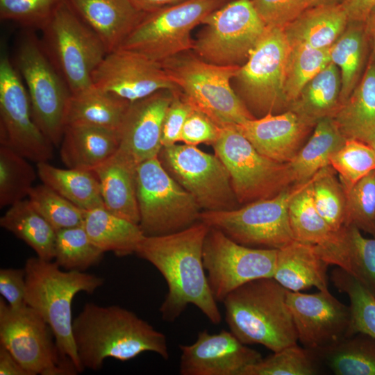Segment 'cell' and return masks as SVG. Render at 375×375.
Wrapping results in <instances>:
<instances>
[{"instance_id":"1","label":"cell","mask_w":375,"mask_h":375,"mask_svg":"<svg viewBox=\"0 0 375 375\" xmlns=\"http://www.w3.org/2000/svg\"><path fill=\"white\" fill-rule=\"evenodd\" d=\"M209 228L199 221L178 232L145 236L135 251L153 265L167 283L168 291L159 309L166 322H174L190 304L212 324L222 321L203 264V247Z\"/></svg>"},{"instance_id":"2","label":"cell","mask_w":375,"mask_h":375,"mask_svg":"<svg viewBox=\"0 0 375 375\" xmlns=\"http://www.w3.org/2000/svg\"><path fill=\"white\" fill-rule=\"evenodd\" d=\"M73 337L83 369H100L105 359L125 362L145 351L167 360L165 335L119 306L87 303L73 320Z\"/></svg>"},{"instance_id":"3","label":"cell","mask_w":375,"mask_h":375,"mask_svg":"<svg viewBox=\"0 0 375 375\" xmlns=\"http://www.w3.org/2000/svg\"><path fill=\"white\" fill-rule=\"evenodd\" d=\"M222 303L230 331L244 344H258L276 352L297 344L287 290L274 278L251 281L229 293Z\"/></svg>"},{"instance_id":"4","label":"cell","mask_w":375,"mask_h":375,"mask_svg":"<svg viewBox=\"0 0 375 375\" xmlns=\"http://www.w3.org/2000/svg\"><path fill=\"white\" fill-rule=\"evenodd\" d=\"M25 272V302L51 328L60 353L71 360L78 373L84 371L73 337L72 303L80 292L92 294L103 285L100 276L76 270L64 271L55 261L28 258Z\"/></svg>"},{"instance_id":"5","label":"cell","mask_w":375,"mask_h":375,"mask_svg":"<svg viewBox=\"0 0 375 375\" xmlns=\"http://www.w3.org/2000/svg\"><path fill=\"white\" fill-rule=\"evenodd\" d=\"M160 65L183 99L221 127L256 118L232 87L240 66L210 63L192 51L173 56Z\"/></svg>"},{"instance_id":"6","label":"cell","mask_w":375,"mask_h":375,"mask_svg":"<svg viewBox=\"0 0 375 375\" xmlns=\"http://www.w3.org/2000/svg\"><path fill=\"white\" fill-rule=\"evenodd\" d=\"M41 30L42 46L71 94L93 86L92 74L108 53L98 35L65 0Z\"/></svg>"},{"instance_id":"7","label":"cell","mask_w":375,"mask_h":375,"mask_svg":"<svg viewBox=\"0 0 375 375\" xmlns=\"http://www.w3.org/2000/svg\"><path fill=\"white\" fill-rule=\"evenodd\" d=\"M231 0H186L144 12L119 48L161 63L192 51V31L212 12Z\"/></svg>"},{"instance_id":"8","label":"cell","mask_w":375,"mask_h":375,"mask_svg":"<svg viewBox=\"0 0 375 375\" xmlns=\"http://www.w3.org/2000/svg\"><path fill=\"white\" fill-rule=\"evenodd\" d=\"M308 182L290 185L273 197L233 210H202L199 221L220 230L242 245L279 249L294 240L289 220V205Z\"/></svg>"},{"instance_id":"9","label":"cell","mask_w":375,"mask_h":375,"mask_svg":"<svg viewBox=\"0 0 375 375\" xmlns=\"http://www.w3.org/2000/svg\"><path fill=\"white\" fill-rule=\"evenodd\" d=\"M136 192L139 226L145 236L173 233L199 221L201 208L166 171L158 156L137 167Z\"/></svg>"},{"instance_id":"10","label":"cell","mask_w":375,"mask_h":375,"mask_svg":"<svg viewBox=\"0 0 375 375\" xmlns=\"http://www.w3.org/2000/svg\"><path fill=\"white\" fill-rule=\"evenodd\" d=\"M212 146L228 172L238 203L271 198L294 185L288 163L261 154L235 125L222 127Z\"/></svg>"},{"instance_id":"11","label":"cell","mask_w":375,"mask_h":375,"mask_svg":"<svg viewBox=\"0 0 375 375\" xmlns=\"http://www.w3.org/2000/svg\"><path fill=\"white\" fill-rule=\"evenodd\" d=\"M16 62L26 85L35 122L54 147L60 146L72 95L69 88L33 35L20 42Z\"/></svg>"},{"instance_id":"12","label":"cell","mask_w":375,"mask_h":375,"mask_svg":"<svg viewBox=\"0 0 375 375\" xmlns=\"http://www.w3.org/2000/svg\"><path fill=\"white\" fill-rule=\"evenodd\" d=\"M0 345L29 375H74V363L60 351L53 333L32 308H12L0 299Z\"/></svg>"},{"instance_id":"13","label":"cell","mask_w":375,"mask_h":375,"mask_svg":"<svg viewBox=\"0 0 375 375\" xmlns=\"http://www.w3.org/2000/svg\"><path fill=\"white\" fill-rule=\"evenodd\" d=\"M290 50L283 28L267 26L247 61L240 66L233 81L236 93L250 112L262 117L288 108L284 80Z\"/></svg>"},{"instance_id":"14","label":"cell","mask_w":375,"mask_h":375,"mask_svg":"<svg viewBox=\"0 0 375 375\" xmlns=\"http://www.w3.org/2000/svg\"><path fill=\"white\" fill-rule=\"evenodd\" d=\"M192 52L219 65H242L266 29L251 0H231L210 13Z\"/></svg>"},{"instance_id":"15","label":"cell","mask_w":375,"mask_h":375,"mask_svg":"<svg viewBox=\"0 0 375 375\" xmlns=\"http://www.w3.org/2000/svg\"><path fill=\"white\" fill-rule=\"evenodd\" d=\"M158 158L171 176L196 200L202 210L237 208L228 172L215 154L197 146L175 144L162 147Z\"/></svg>"},{"instance_id":"16","label":"cell","mask_w":375,"mask_h":375,"mask_svg":"<svg viewBox=\"0 0 375 375\" xmlns=\"http://www.w3.org/2000/svg\"><path fill=\"white\" fill-rule=\"evenodd\" d=\"M277 252L278 249L242 245L210 227L202 258L215 300L222 302L229 293L251 281L273 277Z\"/></svg>"},{"instance_id":"17","label":"cell","mask_w":375,"mask_h":375,"mask_svg":"<svg viewBox=\"0 0 375 375\" xmlns=\"http://www.w3.org/2000/svg\"><path fill=\"white\" fill-rule=\"evenodd\" d=\"M4 53L0 58V144L36 164L48 162L54 146L35 122L27 90Z\"/></svg>"},{"instance_id":"18","label":"cell","mask_w":375,"mask_h":375,"mask_svg":"<svg viewBox=\"0 0 375 375\" xmlns=\"http://www.w3.org/2000/svg\"><path fill=\"white\" fill-rule=\"evenodd\" d=\"M287 303L298 340L315 352L352 335L351 312L328 290L314 294L287 290Z\"/></svg>"},{"instance_id":"19","label":"cell","mask_w":375,"mask_h":375,"mask_svg":"<svg viewBox=\"0 0 375 375\" xmlns=\"http://www.w3.org/2000/svg\"><path fill=\"white\" fill-rule=\"evenodd\" d=\"M93 85L130 103L164 90H177L162 66L121 48L106 54L92 74Z\"/></svg>"},{"instance_id":"20","label":"cell","mask_w":375,"mask_h":375,"mask_svg":"<svg viewBox=\"0 0 375 375\" xmlns=\"http://www.w3.org/2000/svg\"><path fill=\"white\" fill-rule=\"evenodd\" d=\"M179 348L181 375H244L247 367L262 358L226 330L217 333L203 330L194 343L180 344Z\"/></svg>"},{"instance_id":"21","label":"cell","mask_w":375,"mask_h":375,"mask_svg":"<svg viewBox=\"0 0 375 375\" xmlns=\"http://www.w3.org/2000/svg\"><path fill=\"white\" fill-rule=\"evenodd\" d=\"M174 91L160 90L130 103L119 131V156L136 167L158 156L163 119Z\"/></svg>"},{"instance_id":"22","label":"cell","mask_w":375,"mask_h":375,"mask_svg":"<svg viewBox=\"0 0 375 375\" xmlns=\"http://www.w3.org/2000/svg\"><path fill=\"white\" fill-rule=\"evenodd\" d=\"M235 126L258 152L282 163L292 160L312 127L290 110L269 113Z\"/></svg>"},{"instance_id":"23","label":"cell","mask_w":375,"mask_h":375,"mask_svg":"<svg viewBox=\"0 0 375 375\" xmlns=\"http://www.w3.org/2000/svg\"><path fill=\"white\" fill-rule=\"evenodd\" d=\"M98 35L107 53L117 49L144 12L130 0H65Z\"/></svg>"},{"instance_id":"24","label":"cell","mask_w":375,"mask_h":375,"mask_svg":"<svg viewBox=\"0 0 375 375\" xmlns=\"http://www.w3.org/2000/svg\"><path fill=\"white\" fill-rule=\"evenodd\" d=\"M354 226H344L335 238L317 247L322 259L344 269L375 297V237L367 238Z\"/></svg>"},{"instance_id":"25","label":"cell","mask_w":375,"mask_h":375,"mask_svg":"<svg viewBox=\"0 0 375 375\" xmlns=\"http://www.w3.org/2000/svg\"><path fill=\"white\" fill-rule=\"evenodd\" d=\"M328 265L318 253L315 245L294 240L278 249L272 278L292 292H301L312 287L326 291Z\"/></svg>"},{"instance_id":"26","label":"cell","mask_w":375,"mask_h":375,"mask_svg":"<svg viewBox=\"0 0 375 375\" xmlns=\"http://www.w3.org/2000/svg\"><path fill=\"white\" fill-rule=\"evenodd\" d=\"M119 131L87 125L65 126L60 157L68 168L94 170L117 151Z\"/></svg>"},{"instance_id":"27","label":"cell","mask_w":375,"mask_h":375,"mask_svg":"<svg viewBox=\"0 0 375 375\" xmlns=\"http://www.w3.org/2000/svg\"><path fill=\"white\" fill-rule=\"evenodd\" d=\"M349 23L341 3H331L307 8L283 30L291 47L329 49Z\"/></svg>"},{"instance_id":"28","label":"cell","mask_w":375,"mask_h":375,"mask_svg":"<svg viewBox=\"0 0 375 375\" xmlns=\"http://www.w3.org/2000/svg\"><path fill=\"white\" fill-rule=\"evenodd\" d=\"M346 139L369 144L375 137V62L370 58L359 83L331 117Z\"/></svg>"},{"instance_id":"29","label":"cell","mask_w":375,"mask_h":375,"mask_svg":"<svg viewBox=\"0 0 375 375\" xmlns=\"http://www.w3.org/2000/svg\"><path fill=\"white\" fill-rule=\"evenodd\" d=\"M137 167L115 153L95 168L103 206L109 212L139 224L136 192Z\"/></svg>"},{"instance_id":"30","label":"cell","mask_w":375,"mask_h":375,"mask_svg":"<svg viewBox=\"0 0 375 375\" xmlns=\"http://www.w3.org/2000/svg\"><path fill=\"white\" fill-rule=\"evenodd\" d=\"M130 103L93 85L71 95L65 126L87 125L119 131Z\"/></svg>"},{"instance_id":"31","label":"cell","mask_w":375,"mask_h":375,"mask_svg":"<svg viewBox=\"0 0 375 375\" xmlns=\"http://www.w3.org/2000/svg\"><path fill=\"white\" fill-rule=\"evenodd\" d=\"M83 226L98 248L117 256L135 253L145 237L139 224L112 214L104 206L85 211Z\"/></svg>"},{"instance_id":"32","label":"cell","mask_w":375,"mask_h":375,"mask_svg":"<svg viewBox=\"0 0 375 375\" xmlns=\"http://www.w3.org/2000/svg\"><path fill=\"white\" fill-rule=\"evenodd\" d=\"M340 72L331 62L305 85L288 110L314 126L319 120L334 115L340 104Z\"/></svg>"},{"instance_id":"33","label":"cell","mask_w":375,"mask_h":375,"mask_svg":"<svg viewBox=\"0 0 375 375\" xmlns=\"http://www.w3.org/2000/svg\"><path fill=\"white\" fill-rule=\"evenodd\" d=\"M346 140L331 117L319 120L308 142L288 162L293 184L307 182L330 165L331 156Z\"/></svg>"},{"instance_id":"34","label":"cell","mask_w":375,"mask_h":375,"mask_svg":"<svg viewBox=\"0 0 375 375\" xmlns=\"http://www.w3.org/2000/svg\"><path fill=\"white\" fill-rule=\"evenodd\" d=\"M38 176L66 199L87 211L103 206L98 178L92 170L55 167L49 162L36 164Z\"/></svg>"},{"instance_id":"35","label":"cell","mask_w":375,"mask_h":375,"mask_svg":"<svg viewBox=\"0 0 375 375\" xmlns=\"http://www.w3.org/2000/svg\"><path fill=\"white\" fill-rule=\"evenodd\" d=\"M369 50L363 22H349L330 47L331 60L338 67L341 75L340 104L349 97L362 76Z\"/></svg>"},{"instance_id":"36","label":"cell","mask_w":375,"mask_h":375,"mask_svg":"<svg viewBox=\"0 0 375 375\" xmlns=\"http://www.w3.org/2000/svg\"><path fill=\"white\" fill-rule=\"evenodd\" d=\"M0 226L24 241L39 258L53 260L56 231L27 198L9 206L0 218Z\"/></svg>"},{"instance_id":"37","label":"cell","mask_w":375,"mask_h":375,"mask_svg":"<svg viewBox=\"0 0 375 375\" xmlns=\"http://www.w3.org/2000/svg\"><path fill=\"white\" fill-rule=\"evenodd\" d=\"M336 375H375V338L356 333L315 352Z\"/></svg>"},{"instance_id":"38","label":"cell","mask_w":375,"mask_h":375,"mask_svg":"<svg viewBox=\"0 0 375 375\" xmlns=\"http://www.w3.org/2000/svg\"><path fill=\"white\" fill-rule=\"evenodd\" d=\"M312 178L292 198L289 220L294 240L322 247L334 239L338 231H333L315 208Z\"/></svg>"},{"instance_id":"39","label":"cell","mask_w":375,"mask_h":375,"mask_svg":"<svg viewBox=\"0 0 375 375\" xmlns=\"http://www.w3.org/2000/svg\"><path fill=\"white\" fill-rule=\"evenodd\" d=\"M54 251L53 260L60 267L81 272L97 265L104 254L83 225L58 231Z\"/></svg>"},{"instance_id":"40","label":"cell","mask_w":375,"mask_h":375,"mask_svg":"<svg viewBox=\"0 0 375 375\" xmlns=\"http://www.w3.org/2000/svg\"><path fill=\"white\" fill-rule=\"evenodd\" d=\"M29 160L9 147H0V207L28 198L38 176Z\"/></svg>"},{"instance_id":"41","label":"cell","mask_w":375,"mask_h":375,"mask_svg":"<svg viewBox=\"0 0 375 375\" xmlns=\"http://www.w3.org/2000/svg\"><path fill=\"white\" fill-rule=\"evenodd\" d=\"M329 49L290 46L284 80L288 108L305 85L331 62Z\"/></svg>"},{"instance_id":"42","label":"cell","mask_w":375,"mask_h":375,"mask_svg":"<svg viewBox=\"0 0 375 375\" xmlns=\"http://www.w3.org/2000/svg\"><path fill=\"white\" fill-rule=\"evenodd\" d=\"M312 194L316 210L333 231H339L345 226L347 193L331 165L313 176Z\"/></svg>"},{"instance_id":"43","label":"cell","mask_w":375,"mask_h":375,"mask_svg":"<svg viewBox=\"0 0 375 375\" xmlns=\"http://www.w3.org/2000/svg\"><path fill=\"white\" fill-rule=\"evenodd\" d=\"M319 362L315 351L295 344L262 358L244 375H315L320 371Z\"/></svg>"},{"instance_id":"44","label":"cell","mask_w":375,"mask_h":375,"mask_svg":"<svg viewBox=\"0 0 375 375\" xmlns=\"http://www.w3.org/2000/svg\"><path fill=\"white\" fill-rule=\"evenodd\" d=\"M334 286L350 301L351 332L363 333L375 338V297L357 279L337 267L331 274Z\"/></svg>"},{"instance_id":"45","label":"cell","mask_w":375,"mask_h":375,"mask_svg":"<svg viewBox=\"0 0 375 375\" xmlns=\"http://www.w3.org/2000/svg\"><path fill=\"white\" fill-rule=\"evenodd\" d=\"M330 165L339 175L346 193L375 170V150L368 143L347 139L330 158Z\"/></svg>"},{"instance_id":"46","label":"cell","mask_w":375,"mask_h":375,"mask_svg":"<svg viewBox=\"0 0 375 375\" xmlns=\"http://www.w3.org/2000/svg\"><path fill=\"white\" fill-rule=\"evenodd\" d=\"M27 199L56 232L83 225L85 210L43 183L33 186Z\"/></svg>"},{"instance_id":"47","label":"cell","mask_w":375,"mask_h":375,"mask_svg":"<svg viewBox=\"0 0 375 375\" xmlns=\"http://www.w3.org/2000/svg\"><path fill=\"white\" fill-rule=\"evenodd\" d=\"M345 226L352 225L375 237V170L347 192Z\"/></svg>"},{"instance_id":"48","label":"cell","mask_w":375,"mask_h":375,"mask_svg":"<svg viewBox=\"0 0 375 375\" xmlns=\"http://www.w3.org/2000/svg\"><path fill=\"white\" fill-rule=\"evenodd\" d=\"M65 0H0V18L42 29Z\"/></svg>"},{"instance_id":"49","label":"cell","mask_w":375,"mask_h":375,"mask_svg":"<svg viewBox=\"0 0 375 375\" xmlns=\"http://www.w3.org/2000/svg\"><path fill=\"white\" fill-rule=\"evenodd\" d=\"M266 26L283 28L309 8L307 0H251Z\"/></svg>"},{"instance_id":"50","label":"cell","mask_w":375,"mask_h":375,"mask_svg":"<svg viewBox=\"0 0 375 375\" xmlns=\"http://www.w3.org/2000/svg\"><path fill=\"white\" fill-rule=\"evenodd\" d=\"M222 128L203 112L192 108L183 125L181 142L194 146L212 145L218 139Z\"/></svg>"},{"instance_id":"51","label":"cell","mask_w":375,"mask_h":375,"mask_svg":"<svg viewBox=\"0 0 375 375\" xmlns=\"http://www.w3.org/2000/svg\"><path fill=\"white\" fill-rule=\"evenodd\" d=\"M192 108L178 91L175 90L163 119L161 135L162 147L171 146L181 142L182 129Z\"/></svg>"},{"instance_id":"52","label":"cell","mask_w":375,"mask_h":375,"mask_svg":"<svg viewBox=\"0 0 375 375\" xmlns=\"http://www.w3.org/2000/svg\"><path fill=\"white\" fill-rule=\"evenodd\" d=\"M26 281L23 269H0V294L12 308L26 306L25 302Z\"/></svg>"},{"instance_id":"53","label":"cell","mask_w":375,"mask_h":375,"mask_svg":"<svg viewBox=\"0 0 375 375\" xmlns=\"http://www.w3.org/2000/svg\"><path fill=\"white\" fill-rule=\"evenodd\" d=\"M349 22H364L369 10L375 6V0H342Z\"/></svg>"},{"instance_id":"54","label":"cell","mask_w":375,"mask_h":375,"mask_svg":"<svg viewBox=\"0 0 375 375\" xmlns=\"http://www.w3.org/2000/svg\"><path fill=\"white\" fill-rule=\"evenodd\" d=\"M0 374L1 375H29L14 356L3 347L0 345Z\"/></svg>"},{"instance_id":"55","label":"cell","mask_w":375,"mask_h":375,"mask_svg":"<svg viewBox=\"0 0 375 375\" xmlns=\"http://www.w3.org/2000/svg\"><path fill=\"white\" fill-rule=\"evenodd\" d=\"M140 11L147 12L175 5L186 0H130Z\"/></svg>"},{"instance_id":"56","label":"cell","mask_w":375,"mask_h":375,"mask_svg":"<svg viewBox=\"0 0 375 375\" xmlns=\"http://www.w3.org/2000/svg\"><path fill=\"white\" fill-rule=\"evenodd\" d=\"M363 24L369 45L370 58L375 62V6L369 10Z\"/></svg>"},{"instance_id":"57","label":"cell","mask_w":375,"mask_h":375,"mask_svg":"<svg viewBox=\"0 0 375 375\" xmlns=\"http://www.w3.org/2000/svg\"><path fill=\"white\" fill-rule=\"evenodd\" d=\"M309 8L319 6V5H323V4H328L333 3V0H307Z\"/></svg>"},{"instance_id":"58","label":"cell","mask_w":375,"mask_h":375,"mask_svg":"<svg viewBox=\"0 0 375 375\" xmlns=\"http://www.w3.org/2000/svg\"><path fill=\"white\" fill-rule=\"evenodd\" d=\"M369 144L374 148V149L375 150V137L372 140V142L369 143Z\"/></svg>"}]
</instances>
